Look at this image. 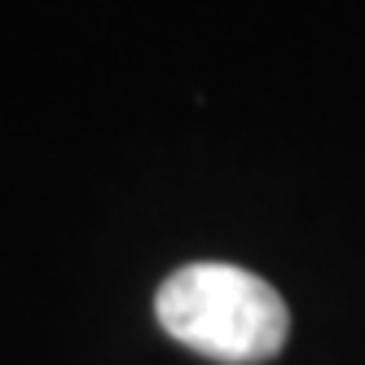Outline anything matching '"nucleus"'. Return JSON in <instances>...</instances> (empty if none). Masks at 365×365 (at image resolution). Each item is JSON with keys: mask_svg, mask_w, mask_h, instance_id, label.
Instances as JSON below:
<instances>
[{"mask_svg": "<svg viewBox=\"0 0 365 365\" xmlns=\"http://www.w3.org/2000/svg\"><path fill=\"white\" fill-rule=\"evenodd\" d=\"M154 317L176 344L225 365L273 361L291 334L286 299L238 264L176 269L154 295Z\"/></svg>", "mask_w": 365, "mask_h": 365, "instance_id": "obj_1", "label": "nucleus"}]
</instances>
